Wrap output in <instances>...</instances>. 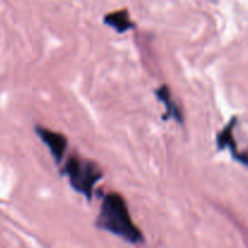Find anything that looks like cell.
I'll list each match as a JSON object with an SVG mask.
<instances>
[{"label": "cell", "instance_id": "cell-1", "mask_svg": "<svg viewBox=\"0 0 248 248\" xmlns=\"http://www.w3.org/2000/svg\"><path fill=\"white\" fill-rule=\"evenodd\" d=\"M94 225L98 229L110 232L131 245L144 242L142 232L131 218L126 200L116 191H109L103 195Z\"/></svg>", "mask_w": 248, "mask_h": 248}, {"label": "cell", "instance_id": "cell-2", "mask_svg": "<svg viewBox=\"0 0 248 248\" xmlns=\"http://www.w3.org/2000/svg\"><path fill=\"white\" fill-rule=\"evenodd\" d=\"M61 173L67 177L73 190L81 194L89 201L92 200L94 186L104 176L103 170L96 161L75 154L68 157Z\"/></svg>", "mask_w": 248, "mask_h": 248}, {"label": "cell", "instance_id": "cell-3", "mask_svg": "<svg viewBox=\"0 0 248 248\" xmlns=\"http://www.w3.org/2000/svg\"><path fill=\"white\" fill-rule=\"evenodd\" d=\"M36 136L40 138L41 142L47 147L51 156L53 157L56 164H61L64 157L65 150H67L68 140L64 135L56 131L50 130L47 127H44L41 125H35L34 127Z\"/></svg>", "mask_w": 248, "mask_h": 248}, {"label": "cell", "instance_id": "cell-4", "mask_svg": "<svg viewBox=\"0 0 248 248\" xmlns=\"http://www.w3.org/2000/svg\"><path fill=\"white\" fill-rule=\"evenodd\" d=\"M156 98L161 102L165 106V113L162 115V120L167 121L170 119H173L177 124L179 125H183L184 124V115L182 113L181 108L178 107V104L174 102V99L172 98L171 90L167 85H161L159 86V89H156L154 91Z\"/></svg>", "mask_w": 248, "mask_h": 248}, {"label": "cell", "instance_id": "cell-5", "mask_svg": "<svg viewBox=\"0 0 248 248\" xmlns=\"http://www.w3.org/2000/svg\"><path fill=\"white\" fill-rule=\"evenodd\" d=\"M103 23L113 28L116 33L123 34L136 28V23L130 19L127 9H121L119 11H113L103 17Z\"/></svg>", "mask_w": 248, "mask_h": 248}, {"label": "cell", "instance_id": "cell-6", "mask_svg": "<svg viewBox=\"0 0 248 248\" xmlns=\"http://www.w3.org/2000/svg\"><path fill=\"white\" fill-rule=\"evenodd\" d=\"M237 119L232 118L229 121L227 126L224 127V130L222 132L218 133L217 136V147L218 149H225V148H229L230 152H232V156H236V143L234 140V135H232V130H234V126L236 124Z\"/></svg>", "mask_w": 248, "mask_h": 248}]
</instances>
